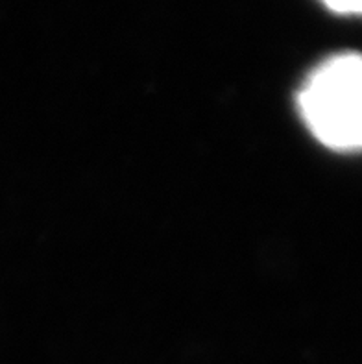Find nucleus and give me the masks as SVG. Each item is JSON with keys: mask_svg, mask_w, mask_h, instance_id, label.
Wrapping results in <instances>:
<instances>
[{"mask_svg": "<svg viewBox=\"0 0 362 364\" xmlns=\"http://www.w3.org/2000/svg\"><path fill=\"white\" fill-rule=\"evenodd\" d=\"M362 61L355 52L331 55L309 74L298 107L311 134L336 152L362 143Z\"/></svg>", "mask_w": 362, "mask_h": 364, "instance_id": "nucleus-1", "label": "nucleus"}, {"mask_svg": "<svg viewBox=\"0 0 362 364\" xmlns=\"http://www.w3.org/2000/svg\"><path fill=\"white\" fill-rule=\"evenodd\" d=\"M331 11L340 15H357L361 11L362 0H321Z\"/></svg>", "mask_w": 362, "mask_h": 364, "instance_id": "nucleus-2", "label": "nucleus"}]
</instances>
